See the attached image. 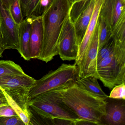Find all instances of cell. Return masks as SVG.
<instances>
[{
  "label": "cell",
  "mask_w": 125,
  "mask_h": 125,
  "mask_svg": "<svg viewBox=\"0 0 125 125\" xmlns=\"http://www.w3.org/2000/svg\"><path fill=\"white\" fill-rule=\"evenodd\" d=\"M71 81L50 91L57 101L65 105L81 120L101 125L106 114L108 98L98 96Z\"/></svg>",
  "instance_id": "obj_1"
},
{
  "label": "cell",
  "mask_w": 125,
  "mask_h": 125,
  "mask_svg": "<svg viewBox=\"0 0 125 125\" xmlns=\"http://www.w3.org/2000/svg\"><path fill=\"white\" fill-rule=\"evenodd\" d=\"M32 17V20L29 42L31 60L38 58L43 38V23L41 16Z\"/></svg>",
  "instance_id": "obj_14"
},
{
  "label": "cell",
  "mask_w": 125,
  "mask_h": 125,
  "mask_svg": "<svg viewBox=\"0 0 125 125\" xmlns=\"http://www.w3.org/2000/svg\"><path fill=\"white\" fill-rule=\"evenodd\" d=\"M115 48V41L112 38L106 44L98 51L96 57V63L114 54Z\"/></svg>",
  "instance_id": "obj_20"
},
{
  "label": "cell",
  "mask_w": 125,
  "mask_h": 125,
  "mask_svg": "<svg viewBox=\"0 0 125 125\" xmlns=\"http://www.w3.org/2000/svg\"><path fill=\"white\" fill-rule=\"evenodd\" d=\"M9 12L15 22L20 24L24 19L22 15L20 0H15L9 8Z\"/></svg>",
  "instance_id": "obj_21"
},
{
  "label": "cell",
  "mask_w": 125,
  "mask_h": 125,
  "mask_svg": "<svg viewBox=\"0 0 125 125\" xmlns=\"http://www.w3.org/2000/svg\"><path fill=\"white\" fill-rule=\"evenodd\" d=\"M36 80L25 74L0 77V88L5 90H30Z\"/></svg>",
  "instance_id": "obj_13"
},
{
  "label": "cell",
  "mask_w": 125,
  "mask_h": 125,
  "mask_svg": "<svg viewBox=\"0 0 125 125\" xmlns=\"http://www.w3.org/2000/svg\"><path fill=\"white\" fill-rule=\"evenodd\" d=\"M5 95L8 104L16 112L25 125H30L31 113L28 105L30 90H5L0 88Z\"/></svg>",
  "instance_id": "obj_9"
},
{
  "label": "cell",
  "mask_w": 125,
  "mask_h": 125,
  "mask_svg": "<svg viewBox=\"0 0 125 125\" xmlns=\"http://www.w3.org/2000/svg\"><path fill=\"white\" fill-rule=\"evenodd\" d=\"M98 51L112 38L110 28L103 17L99 14L98 20Z\"/></svg>",
  "instance_id": "obj_18"
},
{
  "label": "cell",
  "mask_w": 125,
  "mask_h": 125,
  "mask_svg": "<svg viewBox=\"0 0 125 125\" xmlns=\"http://www.w3.org/2000/svg\"><path fill=\"white\" fill-rule=\"evenodd\" d=\"M19 44V25L0 0V52L2 54L6 50H17Z\"/></svg>",
  "instance_id": "obj_7"
},
{
  "label": "cell",
  "mask_w": 125,
  "mask_h": 125,
  "mask_svg": "<svg viewBox=\"0 0 125 125\" xmlns=\"http://www.w3.org/2000/svg\"><path fill=\"white\" fill-rule=\"evenodd\" d=\"M1 90H0V92H1Z\"/></svg>",
  "instance_id": "obj_32"
},
{
  "label": "cell",
  "mask_w": 125,
  "mask_h": 125,
  "mask_svg": "<svg viewBox=\"0 0 125 125\" xmlns=\"http://www.w3.org/2000/svg\"><path fill=\"white\" fill-rule=\"evenodd\" d=\"M71 1L72 3H73L76 2H80V1H83V0H70Z\"/></svg>",
  "instance_id": "obj_29"
},
{
  "label": "cell",
  "mask_w": 125,
  "mask_h": 125,
  "mask_svg": "<svg viewBox=\"0 0 125 125\" xmlns=\"http://www.w3.org/2000/svg\"><path fill=\"white\" fill-rule=\"evenodd\" d=\"M14 0H0L3 6L9 10L11 5L13 3Z\"/></svg>",
  "instance_id": "obj_28"
},
{
  "label": "cell",
  "mask_w": 125,
  "mask_h": 125,
  "mask_svg": "<svg viewBox=\"0 0 125 125\" xmlns=\"http://www.w3.org/2000/svg\"><path fill=\"white\" fill-rule=\"evenodd\" d=\"M77 77V69L74 64L62 63L54 71H51L41 79L36 80L29 91V99L47 91L54 90Z\"/></svg>",
  "instance_id": "obj_4"
},
{
  "label": "cell",
  "mask_w": 125,
  "mask_h": 125,
  "mask_svg": "<svg viewBox=\"0 0 125 125\" xmlns=\"http://www.w3.org/2000/svg\"><path fill=\"white\" fill-rule=\"evenodd\" d=\"M96 71L98 79L110 90L125 83V66L117 62L114 54L97 63Z\"/></svg>",
  "instance_id": "obj_6"
},
{
  "label": "cell",
  "mask_w": 125,
  "mask_h": 125,
  "mask_svg": "<svg viewBox=\"0 0 125 125\" xmlns=\"http://www.w3.org/2000/svg\"><path fill=\"white\" fill-rule=\"evenodd\" d=\"M2 57V54L0 53V58Z\"/></svg>",
  "instance_id": "obj_30"
},
{
  "label": "cell",
  "mask_w": 125,
  "mask_h": 125,
  "mask_svg": "<svg viewBox=\"0 0 125 125\" xmlns=\"http://www.w3.org/2000/svg\"><path fill=\"white\" fill-rule=\"evenodd\" d=\"M29 1V0H20V6H21V9L22 11V15L24 18L25 17L26 7Z\"/></svg>",
  "instance_id": "obj_26"
},
{
  "label": "cell",
  "mask_w": 125,
  "mask_h": 125,
  "mask_svg": "<svg viewBox=\"0 0 125 125\" xmlns=\"http://www.w3.org/2000/svg\"><path fill=\"white\" fill-rule=\"evenodd\" d=\"M40 1V0H29L25 10L24 18L32 16Z\"/></svg>",
  "instance_id": "obj_25"
},
{
  "label": "cell",
  "mask_w": 125,
  "mask_h": 125,
  "mask_svg": "<svg viewBox=\"0 0 125 125\" xmlns=\"http://www.w3.org/2000/svg\"><path fill=\"white\" fill-rule=\"evenodd\" d=\"M19 65L10 60L0 61V77L8 75L25 74Z\"/></svg>",
  "instance_id": "obj_19"
},
{
  "label": "cell",
  "mask_w": 125,
  "mask_h": 125,
  "mask_svg": "<svg viewBox=\"0 0 125 125\" xmlns=\"http://www.w3.org/2000/svg\"><path fill=\"white\" fill-rule=\"evenodd\" d=\"M98 79L94 76H90L82 79H77V84L87 91L100 97L108 98L107 96L102 90L98 82Z\"/></svg>",
  "instance_id": "obj_17"
},
{
  "label": "cell",
  "mask_w": 125,
  "mask_h": 125,
  "mask_svg": "<svg viewBox=\"0 0 125 125\" xmlns=\"http://www.w3.org/2000/svg\"><path fill=\"white\" fill-rule=\"evenodd\" d=\"M99 14L110 28L112 37L125 36V0H104Z\"/></svg>",
  "instance_id": "obj_5"
},
{
  "label": "cell",
  "mask_w": 125,
  "mask_h": 125,
  "mask_svg": "<svg viewBox=\"0 0 125 125\" xmlns=\"http://www.w3.org/2000/svg\"><path fill=\"white\" fill-rule=\"evenodd\" d=\"M50 0V3L52 2V0Z\"/></svg>",
  "instance_id": "obj_31"
},
{
  "label": "cell",
  "mask_w": 125,
  "mask_h": 125,
  "mask_svg": "<svg viewBox=\"0 0 125 125\" xmlns=\"http://www.w3.org/2000/svg\"><path fill=\"white\" fill-rule=\"evenodd\" d=\"M58 55L63 61L75 60L77 57L79 44L74 25L69 16L61 31L58 44Z\"/></svg>",
  "instance_id": "obj_8"
},
{
  "label": "cell",
  "mask_w": 125,
  "mask_h": 125,
  "mask_svg": "<svg viewBox=\"0 0 125 125\" xmlns=\"http://www.w3.org/2000/svg\"><path fill=\"white\" fill-rule=\"evenodd\" d=\"M107 100L106 114L102 121L101 125H125V100Z\"/></svg>",
  "instance_id": "obj_11"
},
{
  "label": "cell",
  "mask_w": 125,
  "mask_h": 125,
  "mask_svg": "<svg viewBox=\"0 0 125 125\" xmlns=\"http://www.w3.org/2000/svg\"><path fill=\"white\" fill-rule=\"evenodd\" d=\"M8 101L3 93L1 91L0 93V106L8 105Z\"/></svg>",
  "instance_id": "obj_27"
},
{
  "label": "cell",
  "mask_w": 125,
  "mask_h": 125,
  "mask_svg": "<svg viewBox=\"0 0 125 125\" xmlns=\"http://www.w3.org/2000/svg\"><path fill=\"white\" fill-rule=\"evenodd\" d=\"M104 0H96L94 10L83 39L80 44L77 57L74 65L78 67L84 58L98 22L100 10Z\"/></svg>",
  "instance_id": "obj_12"
},
{
  "label": "cell",
  "mask_w": 125,
  "mask_h": 125,
  "mask_svg": "<svg viewBox=\"0 0 125 125\" xmlns=\"http://www.w3.org/2000/svg\"><path fill=\"white\" fill-rule=\"evenodd\" d=\"M0 125H25L19 116L0 117Z\"/></svg>",
  "instance_id": "obj_23"
},
{
  "label": "cell",
  "mask_w": 125,
  "mask_h": 125,
  "mask_svg": "<svg viewBox=\"0 0 125 125\" xmlns=\"http://www.w3.org/2000/svg\"><path fill=\"white\" fill-rule=\"evenodd\" d=\"M31 110L43 117L64 120L76 125L80 119L65 105L57 101L50 91L29 99Z\"/></svg>",
  "instance_id": "obj_3"
},
{
  "label": "cell",
  "mask_w": 125,
  "mask_h": 125,
  "mask_svg": "<svg viewBox=\"0 0 125 125\" xmlns=\"http://www.w3.org/2000/svg\"><path fill=\"white\" fill-rule=\"evenodd\" d=\"M95 1L96 0H90L86 8L80 13L73 23L79 46L91 19Z\"/></svg>",
  "instance_id": "obj_16"
},
{
  "label": "cell",
  "mask_w": 125,
  "mask_h": 125,
  "mask_svg": "<svg viewBox=\"0 0 125 125\" xmlns=\"http://www.w3.org/2000/svg\"><path fill=\"white\" fill-rule=\"evenodd\" d=\"M32 20V17H26L19 24V44L17 50L22 57L27 61L31 60L29 42Z\"/></svg>",
  "instance_id": "obj_15"
},
{
  "label": "cell",
  "mask_w": 125,
  "mask_h": 125,
  "mask_svg": "<svg viewBox=\"0 0 125 125\" xmlns=\"http://www.w3.org/2000/svg\"><path fill=\"white\" fill-rule=\"evenodd\" d=\"M14 116H18V115L9 104L0 106V117Z\"/></svg>",
  "instance_id": "obj_24"
},
{
  "label": "cell",
  "mask_w": 125,
  "mask_h": 125,
  "mask_svg": "<svg viewBox=\"0 0 125 125\" xmlns=\"http://www.w3.org/2000/svg\"><path fill=\"white\" fill-rule=\"evenodd\" d=\"M98 25L91 38L84 58L79 65L77 67V79H81L90 76H94L97 78L96 57L98 52Z\"/></svg>",
  "instance_id": "obj_10"
},
{
  "label": "cell",
  "mask_w": 125,
  "mask_h": 125,
  "mask_svg": "<svg viewBox=\"0 0 125 125\" xmlns=\"http://www.w3.org/2000/svg\"><path fill=\"white\" fill-rule=\"evenodd\" d=\"M109 98L117 100H125V83L118 85L112 89Z\"/></svg>",
  "instance_id": "obj_22"
},
{
  "label": "cell",
  "mask_w": 125,
  "mask_h": 125,
  "mask_svg": "<svg viewBox=\"0 0 125 125\" xmlns=\"http://www.w3.org/2000/svg\"><path fill=\"white\" fill-rule=\"evenodd\" d=\"M72 4L70 0H53L44 10L41 16L43 38L38 60L47 63L58 55L59 35Z\"/></svg>",
  "instance_id": "obj_2"
}]
</instances>
